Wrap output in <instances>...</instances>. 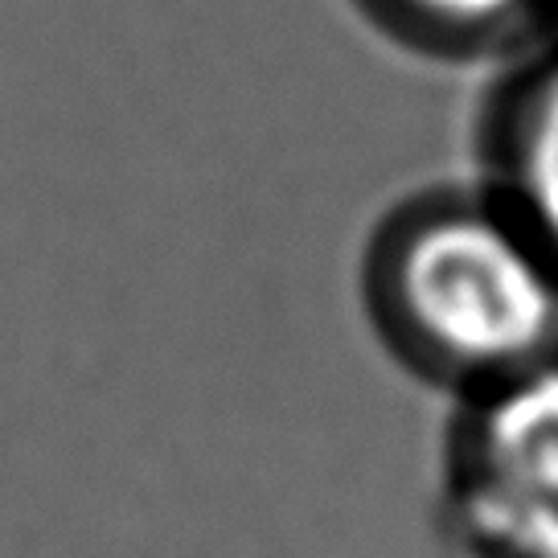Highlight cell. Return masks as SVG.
Wrapping results in <instances>:
<instances>
[{"mask_svg": "<svg viewBox=\"0 0 558 558\" xmlns=\"http://www.w3.org/2000/svg\"><path fill=\"white\" fill-rule=\"evenodd\" d=\"M362 300L383 345L456 399L558 357V259L485 185L395 209L366 246Z\"/></svg>", "mask_w": 558, "mask_h": 558, "instance_id": "1", "label": "cell"}, {"mask_svg": "<svg viewBox=\"0 0 558 558\" xmlns=\"http://www.w3.org/2000/svg\"><path fill=\"white\" fill-rule=\"evenodd\" d=\"M439 518L464 558H558V357L456 399Z\"/></svg>", "mask_w": 558, "mask_h": 558, "instance_id": "2", "label": "cell"}, {"mask_svg": "<svg viewBox=\"0 0 558 558\" xmlns=\"http://www.w3.org/2000/svg\"><path fill=\"white\" fill-rule=\"evenodd\" d=\"M485 190L558 259V34L525 53L488 107Z\"/></svg>", "mask_w": 558, "mask_h": 558, "instance_id": "3", "label": "cell"}, {"mask_svg": "<svg viewBox=\"0 0 558 558\" xmlns=\"http://www.w3.org/2000/svg\"><path fill=\"white\" fill-rule=\"evenodd\" d=\"M383 29L439 58L518 50L546 29L550 0H362Z\"/></svg>", "mask_w": 558, "mask_h": 558, "instance_id": "4", "label": "cell"}, {"mask_svg": "<svg viewBox=\"0 0 558 558\" xmlns=\"http://www.w3.org/2000/svg\"><path fill=\"white\" fill-rule=\"evenodd\" d=\"M546 34H558V0H550L546 9Z\"/></svg>", "mask_w": 558, "mask_h": 558, "instance_id": "5", "label": "cell"}]
</instances>
